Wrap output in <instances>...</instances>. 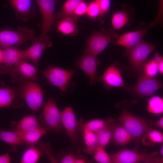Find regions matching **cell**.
<instances>
[{
	"label": "cell",
	"instance_id": "22",
	"mask_svg": "<svg viewBox=\"0 0 163 163\" xmlns=\"http://www.w3.org/2000/svg\"><path fill=\"white\" fill-rule=\"evenodd\" d=\"M49 131L47 129L40 126L28 132L20 133L22 145L29 147L37 145L41 137Z\"/></svg>",
	"mask_w": 163,
	"mask_h": 163
},
{
	"label": "cell",
	"instance_id": "33",
	"mask_svg": "<svg viewBox=\"0 0 163 163\" xmlns=\"http://www.w3.org/2000/svg\"><path fill=\"white\" fill-rule=\"evenodd\" d=\"M83 133V140L87 148L92 149L98 146V140L95 133L86 131Z\"/></svg>",
	"mask_w": 163,
	"mask_h": 163
},
{
	"label": "cell",
	"instance_id": "10",
	"mask_svg": "<svg viewBox=\"0 0 163 163\" xmlns=\"http://www.w3.org/2000/svg\"><path fill=\"white\" fill-rule=\"evenodd\" d=\"M100 63V62L96 56L84 51L74 65L85 74L89 78L90 84L93 86L97 81V69Z\"/></svg>",
	"mask_w": 163,
	"mask_h": 163
},
{
	"label": "cell",
	"instance_id": "2",
	"mask_svg": "<svg viewBox=\"0 0 163 163\" xmlns=\"http://www.w3.org/2000/svg\"><path fill=\"white\" fill-rule=\"evenodd\" d=\"M117 120L130 135L137 149L139 147L142 135L154 125L150 120L137 116L125 108L121 109Z\"/></svg>",
	"mask_w": 163,
	"mask_h": 163
},
{
	"label": "cell",
	"instance_id": "42",
	"mask_svg": "<svg viewBox=\"0 0 163 163\" xmlns=\"http://www.w3.org/2000/svg\"><path fill=\"white\" fill-rule=\"evenodd\" d=\"M86 162V161L83 158H76L75 163H85Z\"/></svg>",
	"mask_w": 163,
	"mask_h": 163
},
{
	"label": "cell",
	"instance_id": "16",
	"mask_svg": "<svg viewBox=\"0 0 163 163\" xmlns=\"http://www.w3.org/2000/svg\"><path fill=\"white\" fill-rule=\"evenodd\" d=\"M15 10L18 19L26 21L35 16V10L31 0H9Z\"/></svg>",
	"mask_w": 163,
	"mask_h": 163
},
{
	"label": "cell",
	"instance_id": "41",
	"mask_svg": "<svg viewBox=\"0 0 163 163\" xmlns=\"http://www.w3.org/2000/svg\"><path fill=\"white\" fill-rule=\"evenodd\" d=\"M158 68V71L161 74H163V60L157 63Z\"/></svg>",
	"mask_w": 163,
	"mask_h": 163
},
{
	"label": "cell",
	"instance_id": "3",
	"mask_svg": "<svg viewBox=\"0 0 163 163\" xmlns=\"http://www.w3.org/2000/svg\"><path fill=\"white\" fill-rule=\"evenodd\" d=\"M157 152L150 153L124 149L110 155L111 163H163V158Z\"/></svg>",
	"mask_w": 163,
	"mask_h": 163
},
{
	"label": "cell",
	"instance_id": "27",
	"mask_svg": "<svg viewBox=\"0 0 163 163\" xmlns=\"http://www.w3.org/2000/svg\"><path fill=\"white\" fill-rule=\"evenodd\" d=\"M163 142L162 133L152 127L142 136L140 142L143 145L154 146L156 144L161 143Z\"/></svg>",
	"mask_w": 163,
	"mask_h": 163
},
{
	"label": "cell",
	"instance_id": "18",
	"mask_svg": "<svg viewBox=\"0 0 163 163\" xmlns=\"http://www.w3.org/2000/svg\"><path fill=\"white\" fill-rule=\"evenodd\" d=\"M8 74L11 77L17 76L25 79L34 81L38 80L35 67L24 60L20 61Z\"/></svg>",
	"mask_w": 163,
	"mask_h": 163
},
{
	"label": "cell",
	"instance_id": "36",
	"mask_svg": "<svg viewBox=\"0 0 163 163\" xmlns=\"http://www.w3.org/2000/svg\"><path fill=\"white\" fill-rule=\"evenodd\" d=\"M98 7L99 18L101 20L108 11L110 4V0H95Z\"/></svg>",
	"mask_w": 163,
	"mask_h": 163
},
{
	"label": "cell",
	"instance_id": "24",
	"mask_svg": "<svg viewBox=\"0 0 163 163\" xmlns=\"http://www.w3.org/2000/svg\"><path fill=\"white\" fill-rule=\"evenodd\" d=\"M111 140L114 143L120 146L125 145L133 142L130 135L120 123L115 124Z\"/></svg>",
	"mask_w": 163,
	"mask_h": 163
},
{
	"label": "cell",
	"instance_id": "35",
	"mask_svg": "<svg viewBox=\"0 0 163 163\" xmlns=\"http://www.w3.org/2000/svg\"><path fill=\"white\" fill-rule=\"evenodd\" d=\"M86 14L89 18L93 19L99 15V9L95 0L92 1L87 5Z\"/></svg>",
	"mask_w": 163,
	"mask_h": 163
},
{
	"label": "cell",
	"instance_id": "20",
	"mask_svg": "<svg viewBox=\"0 0 163 163\" xmlns=\"http://www.w3.org/2000/svg\"><path fill=\"white\" fill-rule=\"evenodd\" d=\"M134 13L130 8L123 6L122 9L114 13L112 16L111 23L113 29H120L126 25H128L133 20Z\"/></svg>",
	"mask_w": 163,
	"mask_h": 163
},
{
	"label": "cell",
	"instance_id": "25",
	"mask_svg": "<svg viewBox=\"0 0 163 163\" xmlns=\"http://www.w3.org/2000/svg\"><path fill=\"white\" fill-rule=\"evenodd\" d=\"M40 126L36 116L29 115L24 117L16 124L14 131L23 133Z\"/></svg>",
	"mask_w": 163,
	"mask_h": 163
},
{
	"label": "cell",
	"instance_id": "19",
	"mask_svg": "<svg viewBox=\"0 0 163 163\" xmlns=\"http://www.w3.org/2000/svg\"><path fill=\"white\" fill-rule=\"evenodd\" d=\"M21 99L16 89L5 87L0 88V107H20L22 104L20 101Z\"/></svg>",
	"mask_w": 163,
	"mask_h": 163
},
{
	"label": "cell",
	"instance_id": "32",
	"mask_svg": "<svg viewBox=\"0 0 163 163\" xmlns=\"http://www.w3.org/2000/svg\"><path fill=\"white\" fill-rule=\"evenodd\" d=\"M147 112L150 113L161 114L163 113V99L158 96H151L147 104Z\"/></svg>",
	"mask_w": 163,
	"mask_h": 163
},
{
	"label": "cell",
	"instance_id": "9",
	"mask_svg": "<svg viewBox=\"0 0 163 163\" xmlns=\"http://www.w3.org/2000/svg\"><path fill=\"white\" fill-rule=\"evenodd\" d=\"M162 87L163 83L159 80L142 73L135 85L127 89L135 95L143 97L152 96Z\"/></svg>",
	"mask_w": 163,
	"mask_h": 163
},
{
	"label": "cell",
	"instance_id": "40",
	"mask_svg": "<svg viewBox=\"0 0 163 163\" xmlns=\"http://www.w3.org/2000/svg\"><path fill=\"white\" fill-rule=\"evenodd\" d=\"M153 125H155L161 129H163V117L162 116L155 123H153Z\"/></svg>",
	"mask_w": 163,
	"mask_h": 163
},
{
	"label": "cell",
	"instance_id": "8",
	"mask_svg": "<svg viewBox=\"0 0 163 163\" xmlns=\"http://www.w3.org/2000/svg\"><path fill=\"white\" fill-rule=\"evenodd\" d=\"M75 70L64 69L51 66L42 72L48 83L58 88L64 92L67 90L70 80L74 76Z\"/></svg>",
	"mask_w": 163,
	"mask_h": 163
},
{
	"label": "cell",
	"instance_id": "13",
	"mask_svg": "<svg viewBox=\"0 0 163 163\" xmlns=\"http://www.w3.org/2000/svg\"><path fill=\"white\" fill-rule=\"evenodd\" d=\"M3 60L0 65V74H8L10 71L21 60H24L22 50L16 46L2 48Z\"/></svg>",
	"mask_w": 163,
	"mask_h": 163
},
{
	"label": "cell",
	"instance_id": "44",
	"mask_svg": "<svg viewBox=\"0 0 163 163\" xmlns=\"http://www.w3.org/2000/svg\"><path fill=\"white\" fill-rule=\"evenodd\" d=\"M160 154L163 157V144L161 145V149H160Z\"/></svg>",
	"mask_w": 163,
	"mask_h": 163
},
{
	"label": "cell",
	"instance_id": "43",
	"mask_svg": "<svg viewBox=\"0 0 163 163\" xmlns=\"http://www.w3.org/2000/svg\"><path fill=\"white\" fill-rule=\"evenodd\" d=\"M3 50L0 48V65L3 63Z\"/></svg>",
	"mask_w": 163,
	"mask_h": 163
},
{
	"label": "cell",
	"instance_id": "14",
	"mask_svg": "<svg viewBox=\"0 0 163 163\" xmlns=\"http://www.w3.org/2000/svg\"><path fill=\"white\" fill-rule=\"evenodd\" d=\"M62 125L64 128L72 143L75 145L78 142L77 134V121L73 109L66 107L61 112Z\"/></svg>",
	"mask_w": 163,
	"mask_h": 163
},
{
	"label": "cell",
	"instance_id": "38",
	"mask_svg": "<svg viewBox=\"0 0 163 163\" xmlns=\"http://www.w3.org/2000/svg\"><path fill=\"white\" fill-rule=\"evenodd\" d=\"M76 158L73 154H68L62 157L59 162L61 163H75Z\"/></svg>",
	"mask_w": 163,
	"mask_h": 163
},
{
	"label": "cell",
	"instance_id": "30",
	"mask_svg": "<svg viewBox=\"0 0 163 163\" xmlns=\"http://www.w3.org/2000/svg\"><path fill=\"white\" fill-rule=\"evenodd\" d=\"M85 0H66L63 5L61 10L55 14L56 20L75 15L74 13L76 8L81 2Z\"/></svg>",
	"mask_w": 163,
	"mask_h": 163
},
{
	"label": "cell",
	"instance_id": "7",
	"mask_svg": "<svg viewBox=\"0 0 163 163\" xmlns=\"http://www.w3.org/2000/svg\"><path fill=\"white\" fill-rule=\"evenodd\" d=\"M43 107L41 126L54 133L62 132L64 130L61 122V112L53 98L44 104Z\"/></svg>",
	"mask_w": 163,
	"mask_h": 163
},
{
	"label": "cell",
	"instance_id": "31",
	"mask_svg": "<svg viewBox=\"0 0 163 163\" xmlns=\"http://www.w3.org/2000/svg\"><path fill=\"white\" fill-rule=\"evenodd\" d=\"M88 154L93 155L94 160L100 163H111L110 156L104 149V148L98 146L96 148L84 150Z\"/></svg>",
	"mask_w": 163,
	"mask_h": 163
},
{
	"label": "cell",
	"instance_id": "11",
	"mask_svg": "<svg viewBox=\"0 0 163 163\" xmlns=\"http://www.w3.org/2000/svg\"><path fill=\"white\" fill-rule=\"evenodd\" d=\"M42 14V21L40 37L47 35L56 20L54 11L57 0H35Z\"/></svg>",
	"mask_w": 163,
	"mask_h": 163
},
{
	"label": "cell",
	"instance_id": "39",
	"mask_svg": "<svg viewBox=\"0 0 163 163\" xmlns=\"http://www.w3.org/2000/svg\"><path fill=\"white\" fill-rule=\"evenodd\" d=\"M11 162V157L8 152L0 155V163H9Z\"/></svg>",
	"mask_w": 163,
	"mask_h": 163
},
{
	"label": "cell",
	"instance_id": "28",
	"mask_svg": "<svg viewBox=\"0 0 163 163\" xmlns=\"http://www.w3.org/2000/svg\"><path fill=\"white\" fill-rule=\"evenodd\" d=\"M115 123V120L111 118L107 126L95 133L98 139V146L104 148L111 140Z\"/></svg>",
	"mask_w": 163,
	"mask_h": 163
},
{
	"label": "cell",
	"instance_id": "1",
	"mask_svg": "<svg viewBox=\"0 0 163 163\" xmlns=\"http://www.w3.org/2000/svg\"><path fill=\"white\" fill-rule=\"evenodd\" d=\"M12 82L21 98L26 102L31 110L36 112L44 104V92L35 81L25 79L16 76L12 77Z\"/></svg>",
	"mask_w": 163,
	"mask_h": 163
},
{
	"label": "cell",
	"instance_id": "6",
	"mask_svg": "<svg viewBox=\"0 0 163 163\" xmlns=\"http://www.w3.org/2000/svg\"><path fill=\"white\" fill-rule=\"evenodd\" d=\"M155 45L142 40L139 43L128 50H126L124 54L127 57L132 69L136 72L142 71L145 62L153 50Z\"/></svg>",
	"mask_w": 163,
	"mask_h": 163
},
{
	"label": "cell",
	"instance_id": "37",
	"mask_svg": "<svg viewBox=\"0 0 163 163\" xmlns=\"http://www.w3.org/2000/svg\"><path fill=\"white\" fill-rule=\"evenodd\" d=\"M87 5L84 1L81 2L74 11V14L77 17L82 16L86 14L87 11Z\"/></svg>",
	"mask_w": 163,
	"mask_h": 163
},
{
	"label": "cell",
	"instance_id": "34",
	"mask_svg": "<svg viewBox=\"0 0 163 163\" xmlns=\"http://www.w3.org/2000/svg\"><path fill=\"white\" fill-rule=\"evenodd\" d=\"M145 75L151 77H154L158 72L157 63L153 59L145 63L142 69Z\"/></svg>",
	"mask_w": 163,
	"mask_h": 163
},
{
	"label": "cell",
	"instance_id": "23",
	"mask_svg": "<svg viewBox=\"0 0 163 163\" xmlns=\"http://www.w3.org/2000/svg\"><path fill=\"white\" fill-rule=\"evenodd\" d=\"M111 118L109 117L106 120L94 119L86 123L80 119L77 121V130L80 132L88 131L96 133L107 126Z\"/></svg>",
	"mask_w": 163,
	"mask_h": 163
},
{
	"label": "cell",
	"instance_id": "12",
	"mask_svg": "<svg viewBox=\"0 0 163 163\" xmlns=\"http://www.w3.org/2000/svg\"><path fill=\"white\" fill-rule=\"evenodd\" d=\"M38 40L27 49L22 50L25 59L31 60L34 65L37 66L44 51L52 46L50 37L47 35L43 37H38Z\"/></svg>",
	"mask_w": 163,
	"mask_h": 163
},
{
	"label": "cell",
	"instance_id": "4",
	"mask_svg": "<svg viewBox=\"0 0 163 163\" xmlns=\"http://www.w3.org/2000/svg\"><path fill=\"white\" fill-rule=\"evenodd\" d=\"M118 37L117 34L112 29L102 28L100 31L94 32L89 36L84 51L97 56L109 44L114 43Z\"/></svg>",
	"mask_w": 163,
	"mask_h": 163
},
{
	"label": "cell",
	"instance_id": "5",
	"mask_svg": "<svg viewBox=\"0 0 163 163\" xmlns=\"http://www.w3.org/2000/svg\"><path fill=\"white\" fill-rule=\"evenodd\" d=\"M38 39L35 36L33 30L25 27H19L16 30L0 31V46L2 48L13 46H16L28 41L34 43Z\"/></svg>",
	"mask_w": 163,
	"mask_h": 163
},
{
	"label": "cell",
	"instance_id": "29",
	"mask_svg": "<svg viewBox=\"0 0 163 163\" xmlns=\"http://www.w3.org/2000/svg\"><path fill=\"white\" fill-rule=\"evenodd\" d=\"M23 153L20 160L21 163H36L43 155L42 150L39 147L31 146Z\"/></svg>",
	"mask_w": 163,
	"mask_h": 163
},
{
	"label": "cell",
	"instance_id": "17",
	"mask_svg": "<svg viewBox=\"0 0 163 163\" xmlns=\"http://www.w3.org/2000/svg\"><path fill=\"white\" fill-rule=\"evenodd\" d=\"M149 30L147 27L135 31L125 33L119 37L114 43L128 50L139 43Z\"/></svg>",
	"mask_w": 163,
	"mask_h": 163
},
{
	"label": "cell",
	"instance_id": "26",
	"mask_svg": "<svg viewBox=\"0 0 163 163\" xmlns=\"http://www.w3.org/2000/svg\"><path fill=\"white\" fill-rule=\"evenodd\" d=\"M0 140L11 146L10 151L15 152L18 146L22 145L21 134L14 131H5L0 129Z\"/></svg>",
	"mask_w": 163,
	"mask_h": 163
},
{
	"label": "cell",
	"instance_id": "15",
	"mask_svg": "<svg viewBox=\"0 0 163 163\" xmlns=\"http://www.w3.org/2000/svg\"><path fill=\"white\" fill-rule=\"evenodd\" d=\"M97 81L102 82L108 90L112 87L127 88L120 71L113 66L108 67L101 76L98 77Z\"/></svg>",
	"mask_w": 163,
	"mask_h": 163
},
{
	"label": "cell",
	"instance_id": "21",
	"mask_svg": "<svg viewBox=\"0 0 163 163\" xmlns=\"http://www.w3.org/2000/svg\"><path fill=\"white\" fill-rule=\"evenodd\" d=\"M78 17L75 15L63 18L59 21L57 30L63 35L75 36L78 33Z\"/></svg>",
	"mask_w": 163,
	"mask_h": 163
}]
</instances>
